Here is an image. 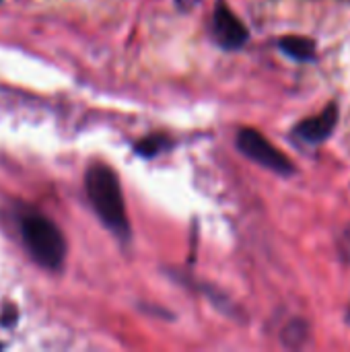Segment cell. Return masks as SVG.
Wrapping results in <instances>:
<instances>
[{"mask_svg": "<svg viewBox=\"0 0 350 352\" xmlns=\"http://www.w3.org/2000/svg\"><path fill=\"white\" fill-rule=\"evenodd\" d=\"M85 192L103 227L120 241H130L132 229L118 173L101 161L91 163L85 173Z\"/></svg>", "mask_w": 350, "mask_h": 352, "instance_id": "6da1fadb", "label": "cell"}, {"mask_svg": "<svg viewBox=\"0 0 350 352\" xmlns=\"http://www.w3.org/2000/svg\"><path fill=\"white\" fill-rule=\"evenodd\" d=\"M17 227L29 258L37 266L50 272L62 270L66 260V239L54 221H50L39 210L27 206L21 208L17 217Z\"/></svg>", "mask_w": 350, "mask_h": 352, "instance_id": "7a4b0ae2", "label": "cell"}, {"mask_svg": "<svg viewBox=\"0 0 350 352\" xmlns=\"http://www.w3.org/2000/svg\"><path fill=\"white\" fill-rule=\"evenodd\" d=\"M237 148L254 163L278 175H285V177L295 175V163L283 151H278L264 134H260L254 128H241L237 132Z\"/></svg>", "mask_w": 350, "mask_h": 352, "instance_id": "3957f363", "label": "cell"}, {"mask_svg": "<svg viewBox=\"0 0 350 352\" xmlns=\"http://www.w3.org/2000/svg\"><path fill=\"white\" fill-rule=\"evenodd\" d=\"M212 37L227 52L241 50L250 41V29L229 8V4L225 0H217V4H215V10H212Z\"/></svg>", "mask_w": 350, "mask_h": 352, "instance_id": "277c9868", "label": "cell"}, {"mask_svg": "<svg viewBox=\"0 0 350 352\" xmlns=\"http://www.w3.org/2000/svg\"><path fill=\"white\" fill-rule=\"evenodd\" d=\"M338 118H340V109L336 103H328L326 109L318 116H311L303 122H299L295 128H293V136L305 144H322L326 142L336 126H338Z\"/></svg>", "mask_w": 350, "mask_h": 352, "instance_id": "5b68a950", "label": "cell"}, {"mask_svg": "<svg viewBox=\"0 0 350 352\" xmlns=\"http://www.w3.org/2000/svg\"><path fill=\"white\" fill-rule=\"evenodd\" d=\"M278 47L293 60L297 62H314L318 54V45L314 39L303 37V35H285L278 41Z\"/></svg>", "mask_w": 350, "mask_h": 352, "instance_id": "8992f818", "label": "cell"}, {"mask_svg": "<svg viewBox=\"0 0 350 352\" xmlns=\"http://www.w3.org/2000/svg\"><path fill=\"white\" fill-rule=\"evenodd\" d=\"M171 146H173L171 136L157 132V134H149V136H144L142 140H138V142L134 144V151H136V155H140V157H144V159H153V157H157V155L169 151Z\"/></svg>", "mask_w": 350, "mask_h": 352, "instance_id": "52a82bcc", "label": "cell"}, {"mask_svg": "<svg viewBox=\"0 0 350 352\" xmlns=\"http://www.w3.org/2000/svg\"><path fill=\"white\" fill-rule=\"evenodd\" d=\"M309 336V328L303 320H293L283 330V342L287 346H301Z\"/></svg>", "mask_w": 350, "mask_h": 352, "instance_id": "ba28073f", "label": "cell"}, {"mask_svg": "<svg viewBox=\"0 0 350 352\" xmlns=\"http://www.w3.org/2000/svg\"><path fill=\"white\" fill-rule=\"evenodd\" d=\"M19 320V309L12 303H4L2 311H0V326L2 328H12Z\"/></svg>", "mask_w": 350, "mask_h": 352, "instance_id": "9c48e42d", "label": "cell"}, {"mask_svg": "<svg viewBox=\"0 0 350 352\" xmlns=\"http://www.w3.org/2000/svg\"><path fill=\"white\" fill-rule=\"evenodd\" d=\"M198 2H200V0H175V6H177L179 12H190Z\"/></svg>", "mask_w": 350, "mask_h": 352, "instance_id": "30bf717a", "label": "cell"}, {"mask_svg": "<svg viewBox=\"0 0 350 352\" xmlns=\"http://www.w3.org/2000/svg\"><path fill=\"white\" fill-rule=\"evenodd\" d=\"M347 322L350 324V305H349V311H347Z\"/></svg>", "mask_w": 350, "mask_h": 352, "instance_id": "8fae6325", "label": "cell"}, {"mask_svg": "<svg viewBox=\"0 0 350 352\" xmlns=\"http://www.w3.org/2000/svg\"><path fill=\"white\" fill-rule=\"evenodd\" d=\"M0 349H2V344H0Z\"/></svg>", "mask_w": 350, "mask_h": 352, "instance_id": "7c38bea8", "label": "cell"}, {"mask_svg": "<svg viewBox=\"0 0 350 352\" xmlns=\"http://www.w3.org/2000/svg\"><path fill=\"white\" fill-rule=\"evenodd\" d=\"M0 2H2V0H0Z\"/></svg>", "mask_w": 350, "mask_h": 352, "instance_id": "4fadbf2b", "label": "cell"}]
</instances>
